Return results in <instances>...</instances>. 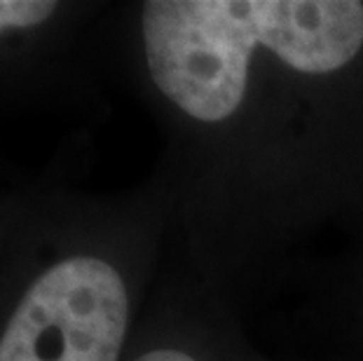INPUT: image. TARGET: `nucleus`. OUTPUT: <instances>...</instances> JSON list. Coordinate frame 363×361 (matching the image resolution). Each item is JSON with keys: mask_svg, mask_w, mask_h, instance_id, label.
<instances>
[{"mask_svg": "<svg viewBox=\"0 0 363 361\" xmlns=\"http://www.w3.org/2000/svg\"><path fill=\"white\" fill-rule=\"evenodd\" d=\"M141 26L157 89L202 122L239 109L258 48L314 75L363 48V5L354 0H150Z\"/></svg>", "mask_w": 363, "mask_h": 361, "instance_id": "1", "label": "nucleus"}, {"mask_svg": "<svg viewBox=\"0 0 363 361\" xmlns=\"http://www.w3.org/2000/svg\"><path fill=\"white\" fill-rule=\"evenodd\" d=\"M57 10L48 0H0V33L7 28H28L43 24Z\"/></svg>", "mask_w": 363, "mask_h": 361, "instance_id": "3", "label": "nucleus"}, {"mask_svg": "<svg viewBox=\"0 0 363 361\" xmlns=\"http://www.w3.org/2000/svg\"><path fill=\"white\" fill-rule=\"evenodd\" d=\"M127 314V289L113 265L66 258L21 298L0 338V361H118Z\"/></svg>", "mask_w": 363, "mask_h": 361, "instance_id": "2", "label": "nucleus"}, {"mask_svg": "<svg viewBox=\"0 0 363 361\" xmlns=\"http://www.w3.org/2000/svg\"><path fill=\"white\" fill-rule=\"evenodd\" d=\"M138 361H195V359L179 350H152L148 355H143Z\"/></svg>", "mask_w": 363, "mask_h": 361, "instance_id": "4", "label": "nucleus"}]
</instances>
